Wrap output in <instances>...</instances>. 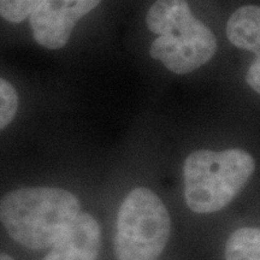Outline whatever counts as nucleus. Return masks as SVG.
I'll return each mask as SVG.
<instances>
[{
	"label": "nucleus",
	"mask_w": 260,
	"mask_h": 260,
	"mask_svg": "<svg viewBox=\"0 0 260 260\" xmlns=\"http://www.w3.org/2000/svg\"><path fill=\"white\" fill-rule=\"evenodd\" d=\"M226 37L234 46L260 54V6L237 9L228 21Z\"/></svg>",
	"instance_id": "obj_7"
},
{
	"label": "nucleus",
	"mask_w": 260,
	"mask_h": 260,
	"mask_svg": "<svg viewBox=\"0 0 260 260\" xmlns=\"http://www.w3.org/2000/svg\"><path fill=\"white\" fill-rule=\"evenodd\" d=\"M0 260H14V258L8 254H5V253H0Z\"/></svg>",
	"instance_id": "obj_12"
},
{
	"label": "nucleus",
	"mask_w": 260,
	"mask_h": 260,
	"mask_svg": "<svg viewBox=\"0 0 260 260\" xmlns=\"http://www.w3.org/2000/svg\"><path fill=\"white\" fill-rule=\"evenodd\" d=\"M81 213L77 197L61 188H19L0 199V222L6 232L35 251L51 248Z\"/></svg>",
	"instance_id": "obj_1"
},
{
	"label": "nucleus",
	"mask_w": 260,
	"mask_h": 260,
	"mask_svg": "<svg viewBox=\"0 0 260 260\" xmlns=\"http://www.w3.org/2000/svg\"><path fill=\"white\" fill-rule=\"evenodd\" d=\"M102 248L99 223L88 213H81L67 233L51 247L44 260H98Z\"/></svg>",
	"instance_id": "obj_6"
},
{
	"label": "nucleus",
	"mask_w": 260,
	"mask_h": 260,
	"mask_svg": "<svg viewBox=\"0 0 260 260\" xmlns=\"http://www.w3.org/2000/svg\"><path fill=\"white\" fill-rule=\"evenodd\" d=\"M44 0H0V16L12 23L30 17Z\"/></svg>",
	"instance_id": "obj_9"
},
{
	"label": "nucleus",
	"mask_w": 260,
	"mask_h": 260,
	"mask_svg": "<svg viewBox=\"0 0 260 260\" xmlns=\"http://www.w3.org/2000/svg\"><path fill=\"white\" fill-rule=\"evenodd\" d=\"M171 233L167 206L148 188H135L118 210L115 236L117 260H158Z\"/></svg>",
	"instance_id": "obj_4"
},
{
	"label": "nucleus",
	"mask_w": 260,
	"mask_h": 260,
	"mask_svg": "<svg viewBox=\"0 0 260 260\" xmlns=\"http://www.w3.org/2000/svg\"><path fill=\"white\" fill-rule=\"evenodd\" d=\"M255 161L240 148L200 149L183 165L184 199L195 213H213L232 203L253 175Z\"/></svg>",
	"instance_id": "obj_3"
},
{
	"label": "nucleus",
	"mask_w": 260,
	"mask_h": 260,
	"mask_svg": "<svg viewBox=\"0 0 260 260\" xmlns=\"http://www.w3.org/2000/svg\"><path fill=\"white\" fill-rule=\"evenodd\" d=\"M102 0H44L30 15L35 41L48 50H59L68 44L71 31L83 16Z\"/></svg>",
	"instance_id": "obj_5"
},
{
	"label": "nucleus",
	"mask_w": 260,
	"mask_h": 260,
	"mask_svg": "<svg viewBox=\"0 0 260 260\" xmlns=\"http://www.w3.org/2000/svg\"><path fill=\"white\" fill-rule=\"evenodd\" d=\"M146 23L159 35L149 50L151 57L172 73H191L216 53V37L194 17L187 0H157L148 10Z\"/></svg>",
	"instance_id": "obj_2"
},
{
	"label": "nucleus",
	"mask_w": 260,
	"mask_h": 260,
	"mask_svg": "<svg viewBox=\"0 0 260 260\" xmlns=\"http://www.w3.org/2000/svg\"><path fill=\"white\" fill-rule=\"evenodd\" d=\"M18 109V95L11 83L0 77V130L15 118Z\"/></svg>",
	"instance_id": "obj_10"
},
{
	"label": "nucleus",
	"mask_w": 260,
	"mask_h": 260,
	"mask_svg": "<svg viewBox=\"0 0 260 260\" xmlns=\"http://www.w3.org/2000/svg\"><path fill=\"white\" fill-rule=\"evenodd\" d=\"M246 81L256 93L260 94V54H255L254 60L249 65L246 74Z\"/></svg>",
	"instance_id": "obj_11"
},
{
	"label": "nucleus",
	"mask_w": 260,
	"mask_h": 260,
	"mask_svg": "<svg viewBox=\"0 0 260 260\" xmlns=\"http://www.w3.org/2000/svg\"><path fill=\"white\" fill-rule=\"evenodd\" d=\"M225 260H260V229L235 230L226 241Z\"/></svg>",
	"instance_id": "obj_8"
}]
</instances>
